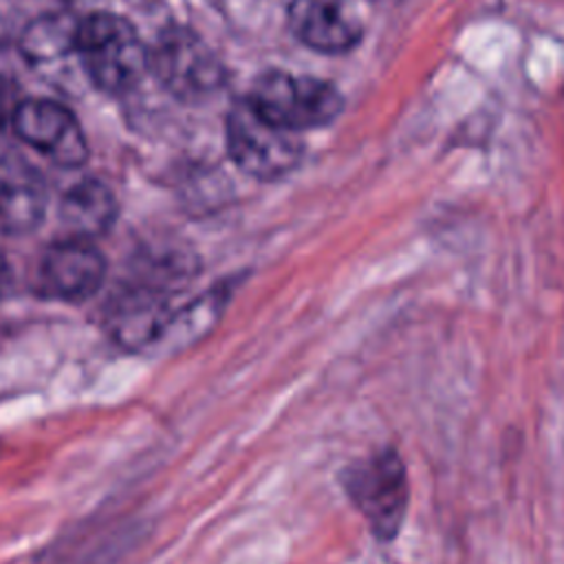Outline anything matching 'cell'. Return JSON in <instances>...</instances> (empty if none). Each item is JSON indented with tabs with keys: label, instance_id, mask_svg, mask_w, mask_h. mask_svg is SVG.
<instances>
[{
	"label": "cell",
	"instance_id": "10",
	"mask_svg": "<svg viewBox=\"0 0 564 564\" xmlns=\"http://www.w3.org/2000/svg\"><path fill=\"white\" fill-rule=\"evenodd\" d=\"M117 216V200L108 185L95 178L73 185L59 203V220L66 238L93 240L110 229Z\"/></svg>",
	"mask_w": 564,
	"mask_h": 564
},
{
	"label": "cell",
	"instance_id": "11",
	"mask_svg": "<svg viewBox=\"0 0 564 564\" xmlns=\"http://www.w3.org/2000/svg\"><path fill=\"white\" fill-rule=\"evenodd\" d=\"M77 22L66 15H46L33 22L22 37V53L31 64H53L75 51Z\"/></svg>",
	"mask_w": 564,
	"mask_h": 564
},
{
	"label": "cell",
	"instance_id": "7",
	"mask_svg": "<svg viewBox=\"0 0 564 564\" xmlns=\"http://www.w3.org/2000/svg\"><path fill=\"white\" fill-rule=\"evenodd\" d=\"M104 269L101 253L88 240L64 238L44 253L40 280L53 297L84 300L99 289Z\"/></svg>",
	"mask_w": 564,
	"mask_h": 564
},
{
	"label": "cell",
	"instance_id": "8",
	"mask_svg": "<svg viewBox=\"0 0 564 564\" xmlns=\"http://www.w3.org/2000/svg\"><path fill=\"white\" fill-rule=\"evenodd\" d=\"M44 176L22 156H0V225L13 234L35 229L46 212Z\"/></svg>",
	"mask_w": 564,
	"mask_h": 564
},
{
	"label": "cell",
	"instance_id": "4",
	"mask_svg": "<svg viewBox=\"0 0 564 564\" xmlns=\"http://www.w3.org/2000/svg\"><path fill=\"white\" fill-rule=\"evenodd\" d=\"M227 148L234 163L253 178L278 181L302 161V141L269 119L249 99H240L227 115Z\"/></svg>",
	"mask_w": 564,
	"mask_h": 564
},
{
	"label": "cell",
	"instance_id": "1",
	"mask_svg": "<svg viewBox=\"0 0 564 564\" xmlns=\"http://www.w3.org/2000/svg\"><path fill=\"white\" fill-rule=\"evenodd\" d=\"M339 485L377 542L399 538L410 507V478L397 447L383 445L350 460L339 471Z\"/></svg>",
	"mask_w": 564,
	"mask_h": 564
},
{
	"label": "cell",
	"instance_id": "9",
	"mask_svg": "<svg viewBox=\"0 0 564 564\" xmlns=\"http://www.w3.org/2000/svg\"><path fill=\"white\" fill-rule=\"evenodd\" d=\"M289 24L302 44L330 55L350 51L361 37L344 0H291Z\"/></svg>",
	"mask_w": 564,
	"mask_h": 564
},
{
	"label": "cell",
	"instance_id": "5",
	"mask_svg": "<svg viewBox=\"0 0 564 564\" xmlns=\"http://www.w3.org/2000/svg\"><path fill=\"white\" fill-rule=\"evenodd\" d=\"M148 66L174 97L185 101L207 99L225 82L220 59L185 26H170L156 37Z\"/></svg>",
	"mask_w": 564,
	"mask_h": 564
},
{
	"label": "cell",
	"instance_id": "6",
	"mask_svg": "<svg viewBox=\"0 0 564 564\" xmlns=\"http://www.w3.org/2000/svg\"><path fill=\"white\" fill-rule=\"evenodd\" d=\"M11 121L22 141L62 167L82 165L88 156L77 119L57 101L24 99L15 106Z\"/></svg>",
	"mask_w": 564,
	"mask_h": 564
},
{
	"label": "cell",
	"instance_id": "3",
	"mask_svg": "<svg viewBox=\"0 0 564 564\" xmlns=\"http://www.w3.org/2000/svg\"><path fill=\"white\" fill-rule=\"evenodd\" d=\"M247 99L264 119L295 134L330 123L344 104L333 84L286 70L260 75Z\"/></svg>",
	"mask_w": 564,
	"mask_h": 564
},
{
	"label": "cell",
	"instance_id": "12",
	"mask_svg": "<svg viewBox=\"0 0 564 564\" xmlns=\"http://www.w3.org/2000/svg\"><path fill=\"white\" fill-rule=\"evenodd\" d=\"M15 106H18V104H13V90H11V86H9L4 79H0V130H2V126L7 123V119L13 117Z\"/></svg>",
	"mask_w": 564,
	"mask_h": 564
},
{
	"label": "cell",
	"instance_id": "2",
	"mask_svg": "<svg viewBox=\"0 0 564 564\" xmlns=\"http://www.w3.org/2000/svg\"><path fill=\"white\" fill-rule=\"evenodd\" d=\"M75 53L106 93L130 90L148 68V51L134 26L115 13H93L77 22Z\"/></svg>",
	"mask_w": 564,
	"mask_h": 564
}]
</instances>
